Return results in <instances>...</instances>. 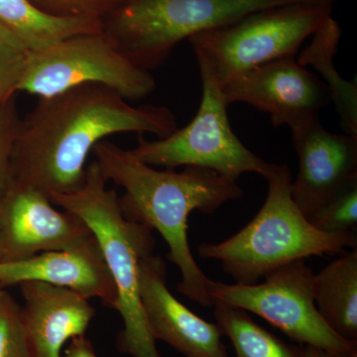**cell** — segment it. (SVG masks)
Returning <instances> with one entry per match:
<instances>
[{"instance_id": "cell-1", "label": "cell", "mask_w": 357, "mask_h": 357, "mask_svg": "<svg viewBox=\"0 0 357 357\" xmlns=\"http://www.w3.org/2000/svg\"><path fill=\"white\" fill-rule=\"evenodd\" d=\"M178 128L163 105L133 107L102 84L75 86L39 98L21 119L13 159V178L51 196L79 191L86 159L107 136L124 132L166 137Z\"/></svg>"}, {"instance_id": "cell-2", "label": "cell", "mask_w": 357, "mask_h": 357, "mask_svg": "<svg viewBox=\"0 0 357 357\" xmlns=\"http://www.w3.org/2000/svg\"><path fill=\"white\" fill-rule=\"evenodd\" d=\"M93 152L105 178L123 188L119 201L124 217L157 230L165 239L168 259L182 275L178 292L201 306H213L208 293L210 278L190 248L188 222L194 211L211 215L223 204L243 198L237 180L199 167H185L181 173L157 170L136 158L130 150L105 140Z\"/></svg>"}, {"instance_id": "cell-3", "label": "cell", "mask_w": 357, "mask_h": 357, "mask_svg": "<svg viewBox=\"0 0 357 357\" xmlns=\"http://www.w3.org/2000/svg\"><path fill=\"white\" fill-rule=\"evenodd\" d=\"M266 180V199L257 215L222 243H202V258L218 260L236 283L252 285L296 260L356 248V232L326 234L303 215L293 201L292 173L287 165H278Z\"/></svg>"}, {"instance_id": "cell-4", "label": "cell", "mask_w": 357, "mask_h": 357, "mask_svg": "<svg viewBox=\"0 0 357 357\" xmlns=\"http://www.w3.org/2000/svg\"><path fill=\"white\" fill-rule=\"evenodd\" d=\"M107 182L95 161L86 167V182L79 191L49 198L81 218L100 244L116 289L114 309L123 321L117 340L119 351L132 357H162L148 325L139 287L141 259L154 252L152 230L124 217L119 197L107 187Z\"/></svg>"}, {"instance_id": "cell-5", "label": "cell", "mask_w": 357, "mask_h": 357, "mask_svg": "<svg viewBox=\"0 0 357 357\" xmlns=\"http://www.w3.org/2000/svg\"><path fill=\"white\" fill-rule=\"evenodd\" d=\"M342 0H131L102 20L103 31L136 66L157 69L184 40L248 14L293 3Z\"/></svg>"}, {"instance_id": "cell-6", "label": "cell", "mask_w": 357, "mask_h": 357, "mask_svg": "<svg viewBox=\"0 0 357 357\" xmlns=\"http://www.w3.org/2000/svg\"><path fill=\"white\" fill-rule=\"evenodd\" d=\"M333 6L293 3L248 14L188 40L199 67L220 86L259 66L296 58L306 39L332 17Z\"/></svg>"}, {"instance_id": "cell-7", "label": "cell", "mask_w": 357, "mask_h": 357, "mask_svg": "<svg viewBox=\"0 0 357 357\" xmlns=\"http://www.w3.org/2000/svg\"><path fill=\"white\" fill-rule=\"evenodd\" d=\"M199 73L203 93L191 122L158 140L148 141L138 134L137 146L131 153L147 165L171 170L199 167L234 180L244 173L267 178L278 165L257 156L238 139L229 123L222 86L208 70L199 68Z\"/></svg>"}, {"instance_id": "cell-8", "label": "cell", "mask_w": 357, "mask_h": 357, "mask_svg": "<svg viewBox=\"0 0 357 357\" xmlns=\"http://www.w3.org/2000/svg\"><path fill=\"white\" fill-rule=\"evenodd\" d=\"M86 84H102L126 100H142L156 89L151 73L133 64L102 29L31 51L18 93L49 98Z\"/></svg>"}, {"instance_id": "cell-9", "label": "cell", "mask_w": 357, "mask_h": 357, "mask_svg": "<svg viewBox=\"0 0 357 357\" xmlns=\"http://www.w3.org/2000/svg\"><path fill=\"white\" fill-rule=\"evenodd\" d=\"M314 276L305 259H299L268 274L262 283L227 284L210 279L208 293L213 304L225 303L253 312L301 345L335 357L357 342L340 337L324 321L314 302Z\"/></svg>"}, {"instance_id": "cell-10", "label": "cell", "mask_w": 357, "mask_h": 357, "mask_svg": "<svg viewBox=\"0 0 357 357\" xmlns=\"http://www.w3.org/2000/svg\"><path fill=\"white\" fill-rule=\"evenodd\" d=\"M91 236L81 218L58 211L48 195L32 185L13 178L0 198L1 263L70 248Z\"/></svg>"}, {"instance_id": "cell-11", "label": "cell", "mask_w": 357, "mask_h": 357, "mask_svg": "<svg viewBox=\"0 0 357 357\" xmlns=\"http://www.w3.org/2000/svg\"><path fill=\"white\" fill-rule=\"evenodd\" d=\"M227 105L244 102L270 115L275 128H294L319 119L332 102L321 77L296 58L282 59L243 73L222 86Z\"/></svg>"}, {"instance_id": "cell-12", "label": "cell", "mask_w": 357, "mask_h": 357, "mask_svg": "<svg viewBox=\"0 0 357 357\" xmlns=\"http://www.w3.org/2000/svg\"><path fill=\"white\" fill-rule=\"evenodd\" d=\"M299 172L292 198L311 220L342 190L357 181V136L326 130L319 119L291 128Z\"/></svg>"}, {"instance_id": "cell-13", "label": "cell", "mask_w": 357, "mask_h": 357, "mask_svg": "<svg viewBox=\"0 0 357 357\" xmlns=\"http://www.w3.org/2000/svg\"><path fill=\"white\" fill-rule=\"evenodd\" d=\"M166 278V264L160 256L153 252L141 259V300L155 340L171 345L185 357H229L217 324L199 318L176 299Z\"/></svg>"}, {"instance_id": "cell-14", "label": "cell", "mask_w": 357, "mask_h": 357, "mask_svg": "<svg viewBox=\"0 0 357 357\" xmlns=\"http://www.w3.org/2000/svg\"><path fill=\"white\" fill-rule=\"evenodd\" d=\"M29 281L70 289L86 299L98 298L110 307L116 303V289L93 234L70 248L0 263L2 287Z\"/></svg>"}, {"instance_id": "cell-15", "label": "cell", "mask_w": 357, "mask_h": 357, "mask_svg": "<svg viewBox=\"0 0 357 357\" xmlns=\"http://www.w3.org/2000/svg\"><path fill=\"white\" fill-rule=\"evenodd\" d=\"M21 325L33 357H61L68 340L83 337L96 314L89 299L44 282L20 284Z\"/></svg>"}, {"instance_id": "cell-16", "label": "cell", "mask_w": 357, "mask_h": 357, "mask_svg": "<svg viewBox=\"0 0 357 357\" xmlns=\"http://www.w3.org/2000/svg\"><path fill=\"white\" fill-rule=\"evenodd\" d=\"M316 306L326 325L357 342V249L333 260L314 276Z\"/></svg>"}, {"instance_id": "cell-17", "label": "cell", "mask_w": 357, "mask_h": 357, "mask_svg": "<svg viewBox=\"0 0 357 357\" xmlns=\"http://www.w3.org/2000/svg\"><path fill=\"white\" fill-rule=\"evenodd\" d=\"M340 37L342 28L332 16L314 32L297 62L305 68L311 66L321 75V81L330 91L331 100L337 109L344 133L357 136L356 79L347 81L338 74L333 64Z\"/></svg>"}, {"instance_id": "cell-18", "label": "cell", "mask_w": 357, "mask_h": 357, "mask_svg": "<svg viewBox=\"0 0 357 357\" xmlns=\"http://www.w3.org/2000/svg\"><path fill=\"white\" fill-rule=\"evenodd\" d=\"M0 23L31 51L75 35L102 29V20L56 17L39 10L29 0H0Z\"/></svg>"}, {"instance_id": "cell-19", "label": "cell", "mask_w": 357, "mask_h": 357, "mask_svg": "<svg viewBox=\"0 0 357 357\" xmlns=\"http://www.w3.org/2000/svg\"><path fill=\"white\" fill-rule=\"evenodd\" d=\"M213 307L217 325L234 345L236 357H305L303 345L286 344L255 323L244 310L220 302Z\"/></svg>"}, {"instance_id": "cell-20", "label": "cell", "mask_w": 357, "mask_h": 357, "mask_svg": "<svg viewBox=\"0 0 357 357\" xmlns=\"http://www.w3.org/2000/svg\"><path fill=\"white\" fill-rule=\"evenodd\" d=\"M31 50L0 23V109L18 93Z\"/></svg>"}, {"instance_id": "cell-21", "label": "cell", "mask_w": 357, "mask_h": 357, "mask_svg": "<svg viewBox=\"0 0 357 357\" xmlns=\"http://www.w3.org/2000/svg\"><path fill=\"white\" fill-rule=\"evenodd\" d=\"M326 234L356 232L357 229V181L331 199L309 220Z\"/></svg>"}, {"instance_id": "cell-22", "label": "cell", "mask_w": 357, "mask_h": 357, "mask_svg": "<svg viewBox=\"0 0 357 357\" xmlns=\"http://www.w3.org/2000/svg\"><path fill=\"white\" fill-rule=\"evenodd\" d=\"M0 357H33L21 325L20 306L4 289L0 293Z\"/></svg>"}, {"instance_id": "cell-23", "label": "cell", "mask_w": 357, "mask_h": 357, "mask_svg": "<svg viewBox=\"0 0 357 357\" xmlns=\"http://www.w3.org/2000/svg\"><path fill=\"white\" fill-rule=\"evenodd\" d=\"M43 13L56 17L103 20L131 0H29Z\"/></svg>"}, {"instance_id": "cell-24", "label": "cell", "mask_w": 357, "mask_h": 357, "mask_svg": "<svg viewBox=\"0 0 357 357\" xmlns=\"http://www.w3.org/2000/svg\"><path fill=\"white\" fill-rule=\"evenodd\" d=\"M21 117L15 98L0 109V198L13 180V159Z\"/></svg>"}, {"instance_id": "cell-25", "label": "cell", "mask_w": 357, "mask_h": 357, "mask_svg": "<svg viewBox=\"0 0 357 357\" xmlns=\"http://www.w3.org/2000/svg\"><path fill=\"white\" fill-rule=\"evenodd\" d=\"M61 357H98L91 340L83 335L70 340V344Z\"/></svg>"}, {"instance_id": "cell-26", "label": "cell", "mask_w": 357, "mask_h": 357, "mask_svg": "<svg viewBox=\"0 0 357 357\" xmlns=\"http://www.w3.org/2000/svg\"><path fill=\"white\" fill-rule=\"evenodd\" d=\"M303 349H304L305 357H333L328 352L311 347V345H303Z\"/></svg>"}, {"instance_id": "cell-27", "label": "cell", "mask_w": 357, "mask_h": 357, "mask_svg": "<svg viewBox=\"0 0 357 357\" xmlns=\"http://www.w3.org/2000/svg\"><path fill=\"white\" fill-rule=\"evenodd\" d=\"M335 357H357V344L347 351L342 352L340 356Z\"/></svg>"}, {"instance_id": "cell-28", "label": "cell", "mask_w": 357, "mask_h": 357, "mask_svg": "<svg viewBox=\"0 0 357 357\" xmlns=\"http://www.w3.org/2000/svg\"><path fill=\"white\" fill-rule=\"evenodd\" d=\"M2 262L1 251H0V263Z\"/></svg>"}, {"instance_id": "cell-29", "label": "cell", "mask_w": 357, "mask_h": 357, "mask_svg": "<svg viewBox=\"0 0 357 357\" xmlns=\"http://www.w3.org/2000/svg\"><path fill=\"white\" fill-rule=\"evenodd\" d=\"M3 287H2L1 284H0V293H1V291L3 290Z\"/></svg>"}]
</instances>
